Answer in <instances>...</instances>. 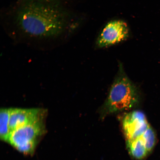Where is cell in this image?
Here are the masks:
<instances>
[{"mask_svg": "<svg viewBox=\"0 0 160 160\" xmlns=\"http://www.w3.org/2000/svg\"><path fill=\"white\" fill-rule=\"evenodd\" d=\"M15 19L22 33L37 38L58 37L68 30L71 24L68 13L65 10L35 1L20 6L16 12Z\"/></svg>", "mask_w": 160, "mask_h": 160, "instance_id": "1", "label": "cell"}, {"mask_svg": "<svg viewBox=\"0 0 160 160\" xmlns=\"http://www.w3.org/2000/svg\"><path fill=\"white\" fill-rule=\"evenodd\" d=\"M141 101L139 89L126 73L119 63L118 70L104 102L99 113L101 119L139 107Z\"/></svg>", "mask_w": 160, "mask_h": 160, "instance_id": "2", "label": "cell"}, {"mask_svg": "<svg viewBox=\"0 0 160 160\" xmlns=\"http://www.w3.org/2000/svg\"><path fill=\"white\" fill-rule=\"evenodd\" d=\"M43 119L14 129L10 134L8 142L24 154H32L45 133Z\"/></svg>", "mask_w": 160, "mask_h": 160, "instance_id": "3", "label": "cell"}, {"mask_svg": "<svg viewBox=\"0 0 160 160\" xmlns=\"http://www.w3.org/2000/svg\"><path fill=\"white\" fill-rule=\"evenodd\" d=\"M129 35L127 24L121 20L109 22L102 30L96 42L99 48H107L125 41Z\"/></svg>", "mask_w": 160, "mask_h": 160, "instance_id": "4", "label": "cell"}, {"mask_svg": "<svg viewBox=\"0 0 160 160\" xmlns=\"http://www.w3.org/2000/svg\"><path fill=\"white\" fill-rule=\"evenodd\" d=\"M122 126L126 142L139 139L150 127L145 113L136 110L125 114Z\"/></svg>", "mask_w": 160, "mask_h": 160, "instance_id": "5", "label": "cell"}, {"mask_svg": "<svg viewBox=\"0 0 160 160\" xmlns=\"http://www.w3.org/2000/svg\"><path fill=\"white\" fill-rule=\"evenodd\" d=\"M45 112L39 108H11L9 126L11 132L22 126L43 119Z\"/></svg>", "mask_w": 160, "mask_h": 160, "instance_id": "6", "label": "cell"}, {"mask_svg": "<svg viewBox=\"0 0 160 160\" xmlns=\"http://www.w3.org/2000/svg\"><path fill=\"white\" fill-rule=\"evenodd\" d=\"M11 108H5L0 111V138L2 141L8 142L11 131L9 126Z\"/></svg>", "mask_w": 160, "mask_h": 160, "instance_id": "7", "label": "cell"}, {"mask_svg": "<svg viewBox=\"0 0 160 160\" xmlns=\"http://www.w3.org/2000/svg\"><path fill=\"white\" fill-rule=\"evenodd\" d=\"M142 139L146 149L150 152L154 147L156 139L155 132L151 126L144 133Z\"/></svg>", "mask_w": 160, "mask_h": 160, "instance_id": "8", "label": "cell"}, {"mask_svg": "<svg viewBox=\"0 0 160 160\" xmlns=\"http://www.w3.org/2000/svg\"><path fill=\"white\" fill-rule=\"evenodd\" d=\"M33 1L42 2L49 3L55 0H33Z\"/></svg>", "mask_w": 160, "mask_h": 160, "instance_id": "9", "label": "cell"}]
</instances>
